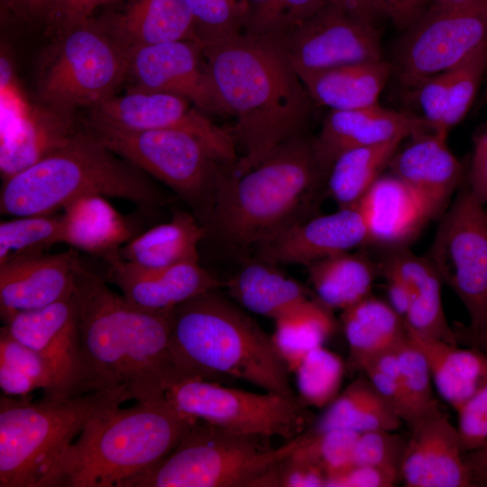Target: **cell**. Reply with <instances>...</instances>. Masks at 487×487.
<instances>
[{
  "instance_id": "obj_54",
  "label": "cell",
  "mask_w": 487,
  "mask_h": 487,
  "mask_svg": "<svg viewBox=\"0 0 487 487\" xmlns=\"http://www.w3.org/2000/svg\"><path fill=\"white\" fill-rule=\"evenodd\" d=\"M387 16L400 29H407L427 9L430 0H381Z\"/></svg>"
},
{
  "instance_id": "obj_40",
  "label": "cell",
  "mask_w": 487,
  "mask_h": 487,
  "mask_svg": "<svg viewBox=\"0 0 487 487\" xmlns=\"http://www.w3.org/2000/svg\"><path fill=\"white\" fill-rule=\"evenodd\" d=\"M345 371L338 354L323 345L312 349L293 371L299 399L307 406L326 407L339 394Z\"/></svg>"
},
{
  "instance_id": "obj_18",
  "label": "cell",
  "mask_w": 487,
  "mask_h": 487,
  "mask_svg": "<svg viewBox=\"0 0 487 487\" xmlns=\"http://www.w3.org/2000/svg\"><path fill=\"white\" fill-rule=\"evenodd\" d=\"M407 427L409 435L400 464L405 486H475L464 457L457 427L439 403Z\"/></svg>"
},
{
  "instance_id": "obj_29",
  "label": "cell",
  "mask_w": 487,
  "mask_h": 487,
  "mask_svg": "<svg viewBox=\"0 0 487 487\" xmlns=\"http://www.w3.org/2000/svg\"><path fill=\"white\" fill-rule=\"evenodd\" d=\"M62 243L99 256L105 262L119 255L134 234V227L105 197H80L63 208Z\"/></svg>"
},
{
  "instance_id": "obj_56",
  "label": "cell",
  "mask_w": 487,
  "mask_h": 487,
  "mask_svg": "<svg viewBox=\"0 0 487 487\" xmlns=\"http://www.w3.org/2000/svg\"><path fill=\"white\" fill-rule=\"evenodd\" d=\"M0 387L5 395L12 397L27 396L38 389L32 378L5 363H0Z\"/></svg>"
},
{
  "instance_id": "obj_55",
  "label": "cell",
  "mask_w": 487,
  "mask_h": 487,
  "mask_svg": "<svg viewBox=\"0 0 487 487\" xmlns=\"http://www.w3.org/2000/svg\"><path fill=\"white\" fill-rule=\"evenodd\" d=\"M326 3L361 22L375 25L387 16L381 0H326Z\"/></svg>"
},
{
  "instance_id": "obj_43",
  "label": "cell",
  "mask_w": 487,
  "mask_h": 487,
  "mask_svg": "<svg viewBox=\"0 0 487 487\" xmlns=\"http://www.w3.org/2000/svg\"><path fill=\"white\" fill-rule=\"evenodd\" d=\"M487 71V44L449 69L448 106L444 129L460 123L473 106Z\"/></svg>"
},
{
  "instance_id": "obj_6",
  "label": "cell",
  "mask_w": 487,
  "mask_h": 487,
  "mask_svg": "<svg viewBox=\"0 0 487 487\" xmlns=\"http://www.w3.org/2000/svg\"><path fill=\"white\" fill-rule=\"evenodd\" d=\"M88 195L122 198L145 211L170 200L150 175L83 126L66 145L3 181L0 212L15 217L53 214Z\"/></svg>"
},
{
  "instance_id": "obj_51",
  "label": "cell",
  "mask_w": 487,
  "mask_h": 487,
  "mask_svg": "<svg viewBox=\"0 0 487 487\" xmlns=\"http://www.w3.org/2000/svg\"><path fill=\"white\" fill-rule=\"evenodd\" d=\"M401 481L400 470L374 465H352L327 477V487H391Z\"/></svg>"
},
{
  "instance_id": "obj_52",
  "label": "cell",
  "mask_w": 487,
  "mask_h": 487,
  "mask_svg": "<svg viewBox=\"0 0 487 487\" xmlns=\"http://www.w3.org/2000/svg\"><path fill=\"white\" fill-rule=\"evenodd\" d=\"M276 486L319 487L326 485L327 474L320 467L295 459L290 455L275 466Z\"/></svg>"
},
{
  "instance_id": "obj_11",
  "label": "cell",
  "mask_w": 487,
  "mask_h": 487,
  "mask_svg": "<svg viewBox=\"0 0 487 487\" xmlns=\"http://www.w3.org/2000/svg\"><path fill=\"white\" fill-rule=\"evenodd\" d=\"M166 399L190 418L238 433L287 441L304 433L312 420L311 412L299 396L249 392L199 378L173 385Z\"/></svg>"
},
{
  "instance_id": "obj_34",
  "label": "cell",
  "mask_w": 487,
  "mask_h": 487,
  "mask_svg": "<svg viewBox=\"0 0 487 487\" xmlns=\"http://www.w3.org/2000/svg\"><path fill=\"white\" fill-rule=\"evenodd\" d=\"M402 423L395 409L363 373L339 392L308 429L314 433L342 429L362 434L377 429L397 430Z\"/></svg>"
},
{
  "instance_id": "obj_28",
  "label": "cell",
  "mask_w": 487,
  "mask_h": 487,
  "mask_svg": "<svg viewBox=\"0 0 487 487\" xmlns=\"http://www.w3.org/2000/svg\"><path fill=\"white\" fill-rule=\"evenodd\" d=\"M393 73L385 60L340 65L299 76L311 100L331 110L363 108L378 99Z\"/></svg>"
},
{
  "instance_id": "obj_62",
  "label": "cell",
  "mask_w": 487,
  "mask_h": 487,
  "mask_svg": "<svg viewBox=\"0 0 487 487\" xmlns=\"http://www.w3.org/2000/svg\"><path fill=\"white\" fill-rule=\"evenodd\" d=\"M482 103L483 104L487 103V87H486V89H485V93L483 95Z\"/></svg>"
},
{
  "instance_id": "obj_13",
  "label": "cell",
  "mask_w": 487,
  "mask_h": 487,
  "mask_svg": "<svg viewBox=\"0 0 487 487\" xmlns=\"http://www.w3.org/2000/svg\"><path fill=\"white\" fill-rule=\"evenodd\" d=\"M393 72L403 87L449 70L487 44V0L427 8L404 30Z\"/></svg>"
},
{
  "instance_id": "obj_27",
  "label": "cell",
  "mask_w": 487,
  "mask_h": 487,
  "mask_svg": "<svg viewBox=\"0 0 487 487\" xmlns=\"http://www.w3.org/2000/svg\"><path fill=\"white\" fill-rule=\"evenodd\" d=\"M81 129L71 114L49 107L31 106L10 130L1 133L2 180L34 164L66 145Z\"/></svg>"
},
{
  "instance_id": "obj_47",
  "label": "cell",
  "mask_w": 487,
  "mask_h": 487,
  "mask_svg": "<svg viewBox=\"0 0 487 487\" xmlns=\"http://www.w3.org/2000/svg\"><path fill=\"white\" fill-rule=\"evenodd\" d=\"M449 70L422 78L409 88L410 96L418 107L419 116L432 132L447 136L444 122L448 106Z\"/></svg>"
},
{
  "instance_id": "obj_46",
  "label": "cell",
  "mask_w": 487,
  "mask_h": 487,
  "mask_svg": "<svg viewBox=\"0 0 487 487\" xmlns=\"http://www.w3.org/2000/svg\"><path fill=\"white\" fill-rule=\"evenodd\" d=\"M0 363L14 366L32 378L38 389L43 391L42 399L58 400L55 381L45 360L13 337L4 326L0 329Z\"/></svg>"
},
{
  "instance_id": "obj_23",
  "label": "cell",
  "mask_w": 487,
  "mask_h": 487,
  "mask_svg": "<svg viewBox=\"0 0 487 487\" xmlns=\"http://www.w3.org/2000/svg\"><path fill=\"white\" fill-rule=\"evenodd\" d=\"M409 138L389 166L423 199L435 218L448 207L453 194L463 185L464 167L448 148L446 135L422 132Z\"/></svg>"
},
{
  "instance_id": "obj_26",
  "label": "cell",
  "mask_w": 487,
  "mask_h": 487,
  "mask_svg": "<svg viewBox=\"0 0 487 487\" xmlns=\"http://www.w3.org/2000/svg\"><path fill=\"white\" fill-rule=\"evenodd\" d=\"M358 207L368 227L370 244L387 248L405 246L433 219L423 199L392 173L380 176Z\"/></svg>"
},
{
  "instance_id": "obj_30",
  "label": "cell",
  "mask_w": 487,
  "mask_h": 487,
  "mask_svg": "<svg viewBox=\"0 0 487 487\" xmlns=\"http://www.w3.org/2000/svg\"><path fill=\"white\" fill-rule=\"evenodd\" d=\"M207 230L193 213L177 211L166 223L135 235L119 250L120 257L147 271L199 262L198 245Z\"/></svg>"
},
{
  "instance_id": "obj_12",
  "label": "cell",
  "mask_w": 487,
  "mask_h": 487,
  "mask_svg": "<svg viewBox=\"0 0 487 487\" xmlns=\"http://www.w3.org/2000/svg\"><path fill=\"white\" fill-rule=\"evenodd\" d=\"M462 185L436 229L427 257L459 298L468 326L487 327V210Z\"/></svg>"
},
{
  "instance_id": "obj_61",
  "label": "cell",
  "mask_w": 487,
  "mask_h": 487,
  "mask_svg": "<svg viewBox=\"0 0 487 487\" xmlns=\"http://www.w3.org/2000/svg\"><path fill=\"white\" fill-rule=\"evenodd\" d=\"M472 0H430L429 5L427 8L454 6V5H462Z\"/></svg>"
},
{
  "instance_id": "obj_44",
  "label": "cell",
  "mask_w": 487,
  "mask_h": 487,
  "mask_svg": "<svg viewBox=\"0 0 487 487\" xmlns=\"http://www.w3.org/2000/svg\"><path fill=\"white\" fill-rule=\"evenodd\" d=\"M193 16L198 41L216 43L242 33V0H186Z\"/></svg>"
},
{
  "instance_id": "obj_16",
  "label": "cell",
  "mask_w": 487,
  "mask_h": 487,
  "mask_svg": "<svg viewBox=\"0 0 487 487\" xmlns=\"http://www.w3.org/2000/svg\"><path fill=\"white\" fill-rule=\"evenodd\" d=\"M126 51L130 89L179 96L205 113L230 115L206 69L200 42L175 41Z\"/></svg>"
},
{
  "instance_id": "obj_5",
  "label": "cell",
  "mask_w": 487,
  "mask_h": 487,
  "mask_svg": "<svg viewBox=\"0 0 487 487\" xmlns=\"http://www.w3.org/2000/svg\"><path fill=\"white\" fill-rule=\"evenodd\" d=\"M196 420L166 398L111 408L85 425L40 487H121L170 453Z\"/></svg>"
},
{
  "instance_id": "obj_32",
  "label": "cell",
  "mask_w": 487,
  "mask_h": 487,
  "mask_svg": "<svg viewBox=\"0 0 487 487\" xmlns=\"http://www.w3.org/2000/svg\"><path fill=\"white\" fill-rule=\"evenodd\" d=\"M341 323L349 347V366L360 372L370 359L394 349L408 335L404 319L389 302L372 294L343 309Z\"/></svg>"
},
{
  "instance_id": "obj_7",
  "label": "cell",
  "mask_w": 487,
  "mask_h": 487,
  "mask_svg": "<svg viewBox=\"0 0 487 487\" xmlns=\"http://www.w3.org/2000/svg\"><path fill=\"white\" fill-rule=\"evenodd\" d=\"M126 400L109 391L39 402L2 395L0 487H40L85 425Z\"/></svg>"
},
{
  "instance_id": "obj_49",
  "label": "cell",
  "mask_w": 487,
  "mask_h": 487,
  "mask_svg": "<svg viewBox=\"0 0 487 487\" xmlns=\"http://www.w3.org/2000/svg\"><path fill=\"white\" fill-rule=\"evenodd\" d=\"M456 412L463 453L487 445V380Z\"/></svg>"
},
{
  "instance_id": "obj_31",
  "label": "cell",
  "mask_w": 487,
  "mask_h": 487,
  "mask_svg": "<svg viewBox=\"0 0 487 487\" xmlns=\"http://www.w3.org/2000/svg\"><path fill=\"white\" fill-rule=\"evenodd\" d=\"M407 332L425 355L437 392L457 411L487 380V354L423 336L408 327Z\"/></svg>"
},
{
  "instance_id": "obj_60",
  "label": "cell",
  "mask_w": 487,
  "mask_h": 487,
  "mask_svg": "<svg viewBox=\"0 0 487 487\" xmlns=\"http://www.w3.org/2000/svg\"><path fill=\"white\" fill-rule=\"evenodd\" d=\"M469 466L475 486H487V445L464 454Z\"/></svg>"
},
{
  "instance_id": "obj_37",
  "label": "cell",
  "mask_w": 487,
  "mask_h": 487,
  "mask_svg": "<svg viewBox=\"0 0 487 487\" xmlns=\"http://www.w3.org/2000/svg\"><path fill=\"white\" fill-rule=\"evenodd\" d=\"M332 311L317 299H308L275 319L271 336L290 372L307 353L322 346L335 332Z\"/></svg>"
},
{
  "instance_id": "obj_59",
  "label": "cell",
  "mask_w": 487,
  "mask_h": 487,
  "mask_svg": "<svg viewBox=\"0 0 487 487\" xmlns=\"http://www.w3.org/2000/svg\"><path fill=\"white\" fill-rule=\"evenodd\" d=\"M452 327L459 345L475 347L487 354V327L473 329L461 322H455Z\"/></svg>"
},
{
  "instance_id": "obj_53",
  "label": "cell",
  "mask_w": 487,
  "mask_h": 487,
  "mask_svg": "<svg viewBox=\"0 0 487 487\" xmlns=\"http://www.w3.org/2000/svg\"><path fill=\"white\" fill-rule=\"evenodd\" d=\"M467 186L482 203L487 204V130L473 139Z\"/></svg>"
},
{
  "instance_id": "obj_57",
  "label": "cell",
  "mask_w": 487,
  "mask_h": 487,
  "mask_svg": "<svg viewBox=\"0 0 487 487\" xmlns=\"http://www.w3.org/2000/svg\"><path fill=\"white\" fill-rule=\"evenodd\" d=\"M381 274L387 282L389 304L404 319L410 306V291L408 285L394 273L383 271Z\"/></svg>"
},
{
  "instance_id": "obj_24",
  "label": "cell",
  "mask_w": 487,
  "mask_h": 487,
  "mask_svg": "<svg viewBox=\"0 0 487 487\" xmlns=\"http://www.w3.org/2000/svg\"><path fill=\"white\" fill-rule=\"evenodd\" d=\"M93 19L126 50L175 41H198L186 0H126Z\"/></svg>"
},
{
  "instance_id": "obj_33",
  "label": "cell",
  "mask_w": 487,
  "mask_h": 487,
  "mask_svg": "<svg viewBox=\"0 0 487 487\" xmlns=\"http://www.w3.org/2000/svg\"><path fill=\"white\" fill-rule=\"evenodd\" d=\"M274 265L254 259L225 286L244 308L275 320L310 299L308 290L301 283L286 276Z\"/></svg>"
},
{
  "instance_id": "obj_19",
  "label": "cell",
  "mask_w": 487,
  "mask_h": 487,
  "mask_svg": "<svg viewBox=\"0 0 487 487\" xmlns=\"http://www.w3.org/2000/svg\"><path fill=\"white\" fill-rule=\"evenodd\" d=\"M432 132L418 115L379 104L356 109L330 110L318 135L312 139L316 164L325 184L335 159L343 152L395 138Z\"/></svg>"
},
{
  "instance_id": "obj_50",
  "label": "cell",
  "mask_w": 487,
  "mask_h": 487,
  "mask_svg": "<svg viewBox=\"0 0 487 487\" xmlns=\"http://www.w3.org/2000/svg\"><path fill=\"white\" fill-rule=\"evenodd\" d=\"M118 0H56L46 18L49 32L56 38L89 21L96 10Z\"/></svg>"
},
{
  "instance_id": "obj_17",
  "label": "cell",
  "mask_w": 487,
  "mask_h": 487,
  "mask_svg": "<svg viewBox=\"0 0 487 487\" xmlns=\"http://www.w3.org/2000/svg\"><path fill=\"white\" fill-rule=\"evenodd\" d=\"M2 321L13 337L45 360L55 381L57 399L79 395L82 364L74 293L46 307L15 313Z\"/></svg>"
},
{
  "instance_id": "obj_25",
  "label": "cell",
  "mask_w": 487,
  "mask_h": 487,
  "mask_svg": "<svg viewBox=\"0 0 487 487\" xmlns=\"http://www.w3.org/2000/svg\"><path fill=\"white\" fill-rule=\"evenodd\" d=\"M388 249L378 262L380 273L396 274L409 289L406 326L420 335L458 345L443 308V280L428 257L418 256L406 246Z\"/></svg>"
},
{
  "instance_id": "obj_38",
  "label": "cell",
  "mask_w": 487,
  "mask_h": 487,
  "mask_svg": "<svg viewBox=\"0 0 487 487\" xmlns=\"http://www.w3.org/2000/svg\"><path fill=\"white\" fill-rule=\"evenodd\" d=\"M242 33L278 41L317 12L326 0H242Z\"/></svg>"
},
{
  "instance_id": "obj_14",
  "label": "cell",
  "mask_w": 487,
  "mask_h": 487,
  "mask_svg": "<svg viewBox=\"0 0 487 487\" xmlns=\"http://www.w3.org/2000/svg\"><path fill=\"white\" fill-rule=\"evenodd\" d=\"M188 100L171 94L129 89L89 108L84 124L122 131L180 130L202 140L225 163L239 160L230 131L216 125Z\"/></svg>"
},
{
  "instance_id": "obj_1",
  "label": "cell",
  "mask_w": 487,
  "mask_h": 487,
  "mask_svg": "<svg viewBox=\"0 0 487 487\" xmlns=\"http://www.w3.org/2000/svg\"><path fill=\"white\" fill-rule=\"evenodd\" d=\"M81 262L74 273L81 348L79 395L123 393L151 404L175 384L193 378L171 346V311L152 312L113 291Z\"/></svg>"
},
{
  "instance_id": "obj_3",
  "label": "cell",
  "mask_w": 487,
  "mask_h": 487,
  "mask_svg": "<svg viewBox=\"0 0 487 487\" xmlns=\"http://www.w3.org/2000/svg\"><path fill=\"white\" fill-rule=\"evenodd\" d=\"M323 184L312 139L293 137L252 170L243 174L231 170L223 177L205 225L207 237L234 253L254 250L307 219Z\"/></svg>"
},
{
  "instance_id": "obj_48",
  "label": "cell",
  "mask_w": 487,
  "mask_h": 487,
  "mask_svg": "<svg viewBox=\"0 0 487 487\" xmlns=\"http://www.w3.org/2000/svg\"><path fill=\"white\" fill-rule=\"evenodd\" d=\"M361 372L366 375L373 387L405 423L408 410L395 348L370 359L364 363Z\"/></svg>"
},
{
  "instance_id": "obj_42",
  "label": "cell",
  "mask_w": 487,
  "mask_h": 487,
  "mask_svg": "<svg viewBox=\"0 0 487 487\" xmlns=\"http://www.w3.org/2000/svg\"><path fill=\"white\" fill-rule=\"evenodd\" d=\"M408 333V332H407ZM400 381L406 400V425L438 404L432 390V375L421 350L407 336L395 347Z\"/></svg>"
},
{
  "instance_id": "obj_35",
  "label": "cell",
  "mask_w": 487,
  "mask_h": 487,
  "mask_svg": "<svg viewBox=\"0 0 487 487\" xmlns=\"http://www.w3.org/2000/svg\"><path fill=\"white\" fill-rule=\"evenodd\" d=\"M307 267L317 299L332 310H343L371 295L380 273L378 262L364 253L344 252Z\"/></svg>"
},
{
  "instance_id": "obj_36",
  "label": "cell",
  "mask_w": 487,
  "mask_h": 487,
  "mask_svg": "<svg viewBox=\"0 0 487 487\" xmlns=\"http://www.w3.org/2000/svg\"><path fill=\"white\" fill-rule=\"evenodd\" d=\"M395 138L386 142L348 150L332 164L325 186L338 208L355 207L389 165L401 142Z\"/></svg>"
},
{
  "instance_id": "obj_39",
  "label": "cell",
  "mask_w": 487,
  "mask_h": 487,
  "mask_svg": "<svg viewBox=\"0 0 487 487\" xmlns=\"http://www.w3.org/2000/svg\"><path fill=\"white\" fill-rule=\"evenodd\" d=\"M62 216L34 215L16 216L0 223V264L5 262L45 253L62 243Z\"/></svg>"
},
{
  "instance_id": "obj_8",
  "label": "cell",
  "mask_w": 487,
  "mask_h": 487,
  "mask_svg": "<svg viewBox=\"0 0 487 487\" xmlns=\"http://www.w3.org/2000/svg\"><path fill=\"white\" fill-rule=\"evenodd\" d=\"M301 435L274 448L269 437L197 419L170 453L121 487L268 486L270 470L294 451Z\"/></svg>"
},
{
  "instance_id": "obj_21",
  "label": "cell",
  "mask_w": 487,
  "mask_h": 487,
  "mask_svg": "<svg viewBox=\"0 0 487 487\" xmlns=\"http://www.w3.org/2000/svg\"><path fill=\"white\" fill-rule=\"evenodd\" d=\"M79 261L78 252L72 248L64 253H45L1 263V319L70 297Z\"/></svg>"
},
{
  "instance_id": "obj_15",
  "label": "cell",
  "mask_w": 487,
  "mask_h": 487,
  "mask_svg": "<svg viewBox=\"0 0 487 487\" xmlns=\"http://www.w3.org/2000/svg\"><path fill=\"white\" fill-rule=\"evenodd\" d=\"M276 42L298 75L383 60L375 25L356 20L328 3Z\"/></svg>"
},
{
  "instance_id": "obj_41",
  "label": "cell",
  "mask_w": 487,
  "mask_h": 487,
  "mask_svg": "<svg viewBox=\"0 0 487 487\" xmlns=\"http://www.w3.org/2000/svg\"><path fill=\"white\" fill-rule=\"evenodd\" d=\"M358 436L357 433L342 429L318 433L307 429L290 456L320 467L328 477L354 465Z\"/></svg>"
},
{
  "instance_id": "obj_10",
  "label": "cell",
  "mask_w": 487,
  "mask_h": 487,
  "mask_svg": "<svg viewBox=\"0 0 487 487\" xmlns=\"http://www.w3.org/2000/svg\"><path fill=\"white\" fill-rule=\"evenodd\" d=\"M127 74L126 49L92 18L54 38L41 62L38 96L42 105L71 114L115 96Z\"/></svg>"
},
{
  "instance_id": "obj_2",
  "label": "cell",
  "mask_w": 487,
  "mask_h": 487,
  "mask_svg": "<svg viewBox=\"0 0 487 487\" xmlns=\"http://www.w3.org/2000/svg\"><path fill=\"white\" fill-rule=\"evenodd\" d=\"M203 58L218 96L235 117L231 133L243 152L235 174L304 134L313 101L276 41L240 33L203 45Z\"/></svg>"
},
{
  "instance_id": "obj_20",
  "label": "cell",
  "mask_w": 487,
  "mask_h": 487,
  "mask_svg": "<svg viewBox=\"0 0 487 487\" xmlns=\"http://www.w3.org/2000/svg\"><path fill=\"white\" fill-rule=\"evenodd\" d=\"M363 244H370V237L364 216L357 206L300 221L254 250L255 259L262 262L308 266Z\"/></svg>"
},
{
  "instance_id": "obj_45",
  "label": "cell",
  "mask_w": 487,
  "mask_h": 487,
  "mask_svg": "<svg viewBox=\"0 0 487 487\" xmlns=\"http://www.w3.org/2000/svg\"><path fill=\"white\" fill-rule=\"evenodd\" d=\"M408 436L396 430L377 429L359 434L354 464L374 465L400 470Z\"/></svg>"
},
{
  "instance_id": "obj_9",
  "label": "cell",
  "mask_w": 487,
  "mask_h": 487,
  "mask_svg": "<svg viewBox=\"0 0 487 487\" xmlns=\"http://www.w3.org/2000/svg\"><path fill=\"white\" fill-rule=\"evenodd\" d=\"M109 150L172 189L206 225L218 185L234 167L198 137L180 130L122 131L84 124Z\"/></svg>"
},
{
  "instance_id": "obj_22",
  "label": "cell",
  "mask_w": 487,
  "mask_h": 487,
  "mask_svg": "<svg viewBox=\"0 0 487 487\" xmlns=\"http://www.w3.org/2000/svg\"><path fill=\"white\" fill-rule=\"evenodd\" d=\"M106 263L105 280L116 285L130 303L152 312H170L198 294L225 285L199 262L158 271L137 268L120 255Z\"/></svg>"
},
{
  "instance_id": "obj_58",
  "label": "cell",
  "mask_w": 487,
  "mask_h": 487,
  "mask_svg": "<svg viewBox=\"0 0 487 487\" xmlns=\"http://www.w3.org/2000/svg\"><path fill=\"white\" fill-rule=\"evenodd\" d=\"M56 0H5L15 14L25 18L46 20Z\"/></svg>"
},
{
  "instance_id": "obj_4",
  "label": "cell",
  "mask_w": 487,
  "mask_h": 487,
  "mask_svg": "<svg viewBox=\"0 0 487 487\" xmlns=\"http://www.w3.org/2000/svg\"><path fill=\"white\" fill-rule=\"evenodd\" d=\"M216 289L172 309L170 339L178 361L193 378L217 381L232 377L297 397L272 336Z\"/></svg>"
}]
</instances>
